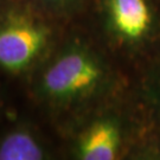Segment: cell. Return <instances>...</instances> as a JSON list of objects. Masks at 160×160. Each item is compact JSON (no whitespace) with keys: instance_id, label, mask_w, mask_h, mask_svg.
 Wrapping results in <instances>:
<instances>
[{"instance_id":"cell-6","label":"cell","mask_w":160,"mask_h":160,"mask_svg":"<svg viewBox=\"0 0 160 160\" xmlns=\"http://www.w3.org/2000/svg\"><path fill=\"white\" fill-rule=\"evenodd\" d=\"M37 1L45 5L50 10L63 11L76 6V4H78L81 0H37Z\"/></svg>"},{"instance_id":"cell-4","label":"cell","mask_w":160,"mask_h":160,"mask_svg":"<svg viewBox=\"0 0 160 160\" xmlns=\"http://www.w3.org/2000/svg\"><path fill=\"white\" fill-rule=\"evenodd\" d=\"M122 148V127L112 115L92 120L78 134L75 155L81 160L118 159Z\"/></svg>"},{"instance_id":"cell-2","label":"cell","mask_w":160,"mask_h":160,"mask_svg":"<svg viewBox=\"0 0 160 160\" xmlns=\"http://www.w3.org/2000/svg\"><path fill=\"white\" fill-rule=\"evenodd\" d=\"M55 40V30L30 7L10 6L0 0V70L20 75L46 56Z\"/></svg>"},{"instance_id":"cell-5","label":"cell","mask_w":160,"mask_h":160,"mask_svg":"<svg viewBox=\"0 0 160 160\" xmlns=\"http://www.w3.org/2000/svg\"><path fill=\"white\" fill-rule=\"evenodd\" d=\"M44 143L26 128H16L0 138V160H43Z\"/></svg>"},{"instance_id":"cell-1","label":"cell","mask_w":160,"mask_h":160,"mask_svg":"<svg viewBox=\"0 0 160 160\" xmlns=\"http://www.w3.org/2000/svg\"><path fill=\"white\" fill-rule=\"evenodd\" d=\"M110 80L107 62L82 43H71L52 56L42 69L37 94L53 108L78 107L97 97Z\"/></svg>"},{"instance_id":"cell-3","label":"cell","mask_w":160,"mask_h":160,"mask_svg":"<svg viewBox=\"0 0 160 160\" xmlns=\"http://www.w3.org/2000/svg\"><path fill=\"white\" fill-rule=\"evenodd\" d=\"M109 34L123 45H138L148 38L154 16L148 0H103Z\"/></svg>"}]
</instances>
